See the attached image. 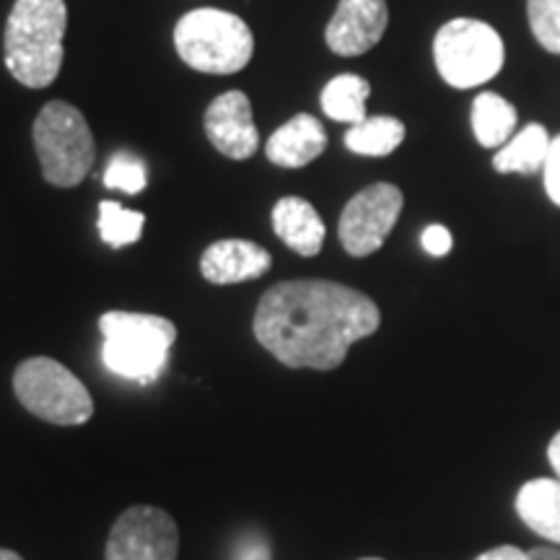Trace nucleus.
<instances>
[{"instance_id": "obj_12", "label": "nucleus", "mask_w": 560, "mask_h": 560, "mask_svg": "<svg viewBox=\"0 0 560 560\" xmlns=\"http://www.w3.org/2000/svg\"><path fill=\"white\" fill-rule=\"evenodd\" d=\"M270 252L247 240L215 242L200 257L202 278L215 285H231L262 278L270 270Z\"/></svg>"}, {"instance_id": "obj_19", "label": "nucleus", "mask_w": 560, "mask_h": 560, "mask_svg": "<svg viewBox=\"0 0 560 560\" xmlns=\"http://www.w3.org/2000/svg\"><path fill=\"white\" fill-rule=\"evenodd\" d=\"M405 140V125L397 117H366V120L350 125L346 132V149L359 156H389L400 149Z\"/></svg>"}, {"instance_id": "obj_26", "label": "nucleus", "mask_w": 560, "mask_h": 560, "mask_svg": "<svg viewBox=\"0 0 560 560\" xmlns=\"http://www.w3.org/2000/svg\"><path fill=\"white\" fill-rule=\"evenodd\" d=\"M475 560H527V552L514 548V545H501V548L482 552V556H478Z\"/></svg>"}, {"instance_id": "obj_25", "label": "nucleus", "mask_w": 560, "mask_h": 560, "mask_svg": "<svg viewBox=\"0 0 560 560\" xmlns=\"http://www.w3.org/2000/svg\"><path fill=\"white\" fill-rule=\"evenodd\" d=\"M234 560H272L270 545L260 535L244 537V540H240V545H236Z\"/></svg>"}, {"instance_id": "obj_21", "label": "nucleus", "mask_w": 560, "mask_h": 560, "mask_svg": "<svg viewBox=\"0 0 560 560\" xmlns=\"http://www.w3.org/2000/svg\"><path fill=\"white\" fill-rule=\"evenodd\" d=\"M527 19L545 50L560 55V0H527Z\"/></svg>"}, {"instance_id": "obj_18", "label": "nucleus", "mask_w": 560, "mask_h": 560, "mask_svg": "<svg viewBox=\"0 0 560 560\" xmlns=\"http://www.w3.org/2000/svg\"><path fill=\"white\" fill-rule=\"evenodd\" d=\"M371 86L361 75L342 73L327 83L322 91V112L335 122H361L366 120V100Z\"/></svg>"}, {"instance_id": "obj_28", "label": "nucleus", "mask_w": 560, "mask_h": 560, "mask_svg": "<svg viewBox=\"0 0 560 560\" xmlns=\"http://www.w3.org/2000/svg\"><path fill=\"white\" fill-rule=\"evenodd\" d=\"M527 560H560L558 548H535L527 552Z\"/></svg>"}, {"instance_id": "obj_22", "label": "nucleus", "mask_w": 560, "mask_h": 560, "mask_svg": "<svg viewBox=\"0 0 560 560\" xmlns=\"http://www.w3.org/2000/svg\"><path fill=\"white\" fill-rule=\"evenodd\" d=\"M145 166L136 153L120 151L109 159L107 172H104V185L109 190H120L125 195H140L145 190Z\"/></svg>"}, {"instance_id": "obj_1", "label": "nucleus", "mask_w": 560, "mask_h": 560, "mask_svg": "<svg viewBox=\"0 0 560 560\" xmlns=\"http://www.w3.org/2000/svg\"><path fill=\"white\" fill-rule=\"evenodd\" d=\"M382 325L366 293L332 280H285L262 293L252 330L272 359L289 369L332 371L353 342Z\"/></svg>"}, {"instance_id": "obj_3", "label": "nucleus", "mask_w": 560, "mask_h": 560, "mask_svg": "<svg viewBox=\"0 0 560 560\" xmlns=\"http://www.w3.org/2000/svg\"><path fill=\"white\" fill-rule=\"evenodd\" d=\"M100 330L104 335V366L112 374L138 384L159 380L177 340L174 322L156 314L107 312L102 314Z\"/></svg>"}, {"instance_id": "obj_16", "label": "nucleus", "mask_w": 560, "mask_h": 560, "mask_svg": "<svg viewBox=\"0 0 560 560\" xmlns=\"http://www.w3.org/2000/svg\"><path fill=\"white\" fill-rule=\"evenodd\" d=\"M552 138L542 125L532 122L516 132L493 156V170L499 174H535L545 166Z\"/></svg>"}, {"instance_id": "obj_24", "label": "nucleus", "mask_w": 560, "mask_h": 560, "mask_svg": "<svg viewBox=\"0 0 560 560\" xmlns=\"http://www.w3.org/2000/svg\"><path fill=\"white\" fill-rule=\"evenodd\" d=\"M420 244H423V249L429 252L431 257H444V255H450V252H452L454 240H452L450 229L433 223V226L423 231V236H420Z\"/></svg>"}, {"instance_id": "obj_29", "label": "nucleus", "mask_w": 560, "mask_h": 560, "mask_svg": "<svg viewBox=\"0 0 560 560\" xmlns=\"http://www.w3.org/2000/svg\"><path fill=\"white\" fill-rule=\"evenodd\" d=\"M0 560H24V558H21L16 550H5V548H0Z\"/></svg>"}, {"instance_id": "obj_2", "label": "nucleus", "mask_w": 560, "mask_h": 560, "mask_svg": "<svg viewBox=\"0 0 560 560\" xmlns=\"http://www.w3.org/2000/svg\"><path fill=\"white\" fill-rule=\"evenodd\" d=\"M68 30L66 0H16L5 21V68L26 89H47L60 75Z\"/></svg>"}, {"instance_id": "obj_10", "label": "nucleus", "mask_w": 560, "mask_h": 560, "mask_svg": "<svg viewBox=\"0 0 560 560\" xmlns=\"http://www.w3.org/2000/svg\"><path fill=\"white\" fill-rule=\"evenodd\" d=\"M387 24V0H340L325 32L327 47L340 58H355L380 45Z\"/></svg>"}, {"instance_id": "obj_14", "label": "nucleus", "mask_w": 560, "mask_h": 560, "mask_svg": "<svg viewBox=\"0 0 560 560\" xmlns=\"http://www.w3.org/2000/svg\"><path fill=\"white\" fill-rule=\"evenodd\" d=\"M272 229H276L278 240L301 257L319 255L327 234L317 208L304 198L278 200L272 208Z\"/></svg>"}, {"instance_id": "obj_23", "label": "nucleus", "mask_w": 560, "mask_h": 560, "mask_svg": "<svg viewBox=\"0 0 560 560\" xmlns=\"http://www.w3.org/2000/svg\"><path fill=\"white\" fill-rule=\"evenodd\" d=\"M542 174H545V190H548L550 200L560 208V136L552 138Z\"/></svg>"}, {"instance_id": "obj_13", "label": "nucleus", "mask_w": 560, "mask_h": 560, "mask_svg": "<svg viewBox=\"0 0 560 560\" xmlns=\"http://www.w3.org/2000/svg\"><path fill=\"white\" fill-rule=\"evenodd\" d=\"M327 149V132L312 115H296L280 125L265 143V156L285 170H301Z\"/></svg>"}, {"instance_id": "obj_9", "label": "nucleus", "mask_w": 560, "mask_h": 560, "mask_svg": "<svg viewBox=\"0 0 560 560\" xmlns=\"http://www.w3.org/2000/svg\"><path fill=\"white\" fill-rule=\"evenodd\" d=\"M179 529L170 511L132 506L112 524L104 560H177Z\"/></svg>"}, {"instance_id": "obj_15", "label": "nucleus", "mask_w": 560, "mask_h": 560, "mask_svg": "<svg viewBox=\"0 0 560 560\" xmlns=\"http://www.w3.org/2000/svg\"><path fill=\"white\" fill-rule=\"evenodd\" d=\"M516 514L532 532L560 545V478L524 482L516 493Z\"/></svg>"}, {"instance_id": "obj_11", "label": "nucleus", "mask_w": 560, "mask_h": 560, "mask_svg": "<svg viewBox=\"0 0 560 560\" xmlns=\"http://www.w3.org/2000/svg\"><path fill=\"white\" fill-rule=\"evenodd\" d=\"M206 136L226 159L244 161L260 149V132L252 120V104L244 91H226L206 109Z\"/></svg>"}, {"instance_id": "obj_30", "label": "nucleus", "mask_w": 560, "mask_h": 560, "mask_svg": "<svg viewBox=\"0 0 560 560\" xmlns=\"http://www.w3.org/2000/svg\"><path fill=\"white\" fill-rule=\"evenodd\" d=\"M361 560H382V558H361Z\"/></svg>"}, {"instance_id": "obj_27", "label": "nucleus", "mask_w": 560, "mask_h": 560, "mask_svg": "<svg viewBox=\"0 0 560 560\" xmlns=\"http://www.w3.org/2000/svg\"><path fill=\"white\" fill-rule=\"evenodd\" d=\"M548 459H550V467L556 470V475L560 478V431L552 436L550 446H548Z\"/></svg>"}, {"instance_id": "obj_6", "label": "nucleus", "mask_w": 560, "mask_h": 560, "mask_svg": "<svg viewBox=\"0 0 560 560\" xmlns=\"http://www.w3.org/2000/svg\"><path fill=\"white\" fill-rule=\"evenodd\" d=\"M13 395L34 418L52 425H83L94 416L86 384L50 355H32L19 363Z\"/></svg>"}, {"instance_id": "obj_4", "label": "nucleus", "mask_w": 560, "mask_h": 560, "mask_svg": "<svg viewBox=\"0 0 560 560\" xmlns=\"http://www.w3.org/2000/svg\"><path fill=\"white\" fill-rule=\"evenodd\" d=\"M174 47L192 70L210 75L240 73L249 66L255 37L240 16L219 9H195L174 26Z\"/></svg>"}, {"instance_id": "obj_5", "label": "nucleus", "mask_w": 560, "mask_h": 560, "mask_svg": "<svg viewBox=\"0 0 560 560\" xmlns=\"http://www.w3.org/2000/svg\"><path fill=\"white\" fill-rule=\"evenodd\" d=\"M34 149H37L42 177L52 187L81 185L96 159L94 136L86 117L73 104L55 100L45 104L32 128Z\"/></svg>"}, {"instance_id": "obj_8", "label": "nucleus", "mask_w": 560, "mask_h": 560, "mask_svg": "<svg viewBox=\"0 0 560 560\" xmlns=\"http://www.w3.org/2000/svg\"><path fill=\"white\" fill-rule=\"evenodd\" d=\"M402 206L405 198L400 187L389 185V182H380V185H371L353 195L348 206L342 208L338 223L340 244L348 255L369 257L376 249H382V244L387 242L397 219H400Z\"/></svg>"}, {"instance_id": "obj_7", "label": "nucleus", "mask_w": 560, "mask_h": 560, "mask_svg": "<svg viewBox=\"0 0 560 560\" xmlns=\"http://www.w3.org/2000/svg\"><path fill=\"white\" fill-rule=\"evenodd\" d=\"M433 60L450 86H482L503 68V39L486 21L454 19L433 39Z\"/></svg>"}, {"instance_id": "obj_17", "label": "nucleus", "mask_w": 560, "mask_h": 560, "mask_svg": "<svg viewBox=\"0 0 560 560\" xmlns=\"http://www.w3.org/2000/svg\"><path fill=\"white\" fill-rule=\"evenodd\" d=\"M516 109L503 96L486 91L472 104V132L482 149H499L514 138Z\"/></svg>"}, {"instance_id": "obj_20", "label": "nucleus", "mask_w": 560, "mask_h": 560, "mask_svg": "<svg viewBox=\"0 0 560 560\" xmlns=\"http://www.w3.org/2000/svg\"><path fill=\"white\" fill-rule=\"evenodd\" d=\"M143 223L145 215L138 210L122 208L120 202L102 200L100 202V236L104 244L120 249L130 247V244L140 242L143 236Z\"/></svg>"}]
</instances>
